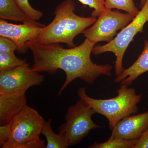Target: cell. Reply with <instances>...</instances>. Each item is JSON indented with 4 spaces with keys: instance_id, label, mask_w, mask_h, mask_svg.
Returning a JSON list of instances; mask_svg holds the SVG:
<instances>
[{
    "instance_id": "1",
    "label": "cell",
    "mask_w": 148,
    "mask_h": 148,
    "mask_svg": "<svg viewBox=\"0 0 148 148\" xmlns=\"http://www.w3.org/2000/svg\"><path fill=\"white\" fill-rule=\"evenodd\" d=\"M34 57V70L53 75L58 70L66 74V79L57 93L59 96L66 88L76 79L93 84L101 75L111 76L112 66L93 63L91 54L94 44L87 39L78 46L66 49L59 43L42 45L32 41L27 43Z\"/></svg>"
},
{
    "instance_id": "2",
    "label": "cell",
    "mask_w": 148,
    "mask_h": 148,
    "mask_svg": "<svg viewBox=\"0 0 148 148\" xmlns=\"http://www.w3.org/2000/svg\"><path fill=\"white\" fill-rule=\"evenodd\" d=\"M75 5L72 0H65L56 8L55 16L47 26L42 28L37 39L34 41L42 45L66 44L76 46L74 40L95 23L96 17H83L75 13Z\"/></svg>"
},
{
    "instance_id": "3",
    "label": "cell",
    "mask_w": 148,
    "mask_h": 148,
    "mask_svg": "<svg viewBox=\"0 0 148 148\" xmlns=\"http://www.w3.org/2000/svg\"><path fill=\"white\" fill-rule=\"evenodd\" d=\"M118 95L107 99H97L87 95L85 87L80 88L77 95L95 110L96 113L106 117L112 130L120 121L125 117L138 113V105L143 94H137L135 89L121 84L117 90Z\"/></svg>"
},
{
    "instance_id": "4",
    "label": "cell",
    "mask_w": 148,
    "mask_h": 148,
    "mask_svg": "<svg viewBox=\"0 0 148 148\" xmlns=\"http://www.w3.org/2000/svg\"><path fill=\"white\" fill-rule=\"evenodd\" d=\"M35 109L28 105L8 123L9 138L3 148H44L40 138L45 122Z\"/></svg>"
},
{
    "instance_id": "5",
    "label": "cell",
    "mask_w": 148,
    "mask_h": 148,
    "mask_svg": "<svg viewBox=\"0 0 148 148\" xmlns=\"http://www.w3.org/2000/svg\"><path fill=\"white\" fill-rule=\"evenodd\" d=\"M148 21V0H146L141 10L130 23L117 34L112 40L104 45L94 46L92 53L98 55L106 52L113 53L116 57L114 69L116 76H119L125 69L123 60L130 44L138 33H142Z\"/></svg>"
},
{
    "instance_id": "6",
    "label": "cell",
    "mask_w": 148,
    "mask_h": 148,
    "mask_svg": "<svg viewBox=\"0 0 148 148\" xmlns=\"http://www.w3.org/2000/svg\"><path fill=\"white\" fill-rule=\"evenodd\" d=\"M95 114V110L80 98L75 105L69 107L65 116L66 122L58 128L59 133L65 135L69 146L76 145L90 130L102 127L92 121V116Z\"/></svg>"
},
{
    "instance_id": "7",
    "label": "cell",
    "mask_w": 148,
    "mask_h": 148,
    "mask_svg": "<svg viewBox=\"0 0 148 148\" xmlns=\"http://www.w3.org/2000/svg\"><path fill=\"white\" fill-rule=\"evenodd\" d=\"M135 16L127 12L122 13L118 10L106 9L98 16L95 23L82 34L94 44L100 42H109L114 38L117 32L127 26Z\"/></svg>"
},
{
    "instance_id": "8",
    "label": "cell",
    "mask_w": 148,
    "mask_h": 148,
    "mask_svg": "<svg viewBox=\"0 0 148 148\" xmlns=\"http://www.w3.org/2000/svg\"><path fill=\"white\" fill-rule=\"evenodd\" d=\"M45 81L43 75L30 68L29 64L0 73V95H25L27 90Z\"/></svg>"
},
{
    "instance_id": "9",
    "label": "cell",
    "mask_w": 148,
    "mask_h": 148,
    "mask_svg": "<svg viewBox=\"0 0 148 148\" xmlns=\"http://www.w3.org/2000/svg\"><path fill=\"white\" fill-rule=\"evenodd\" d=\"M45 26L44 24L38 22L14 24L1 19L0 36L6 37L12 40L17 47L16 52L24 54L29 49L27 43L36 40Z\"/></svg>"
},
{
    "instance_id": "10",
    "label": "cell",
    "mask_w": 148,
    "mask_h": 148,
    "mask_svg": "<svg viewBox=\"0 0 148 148\" xmlns=\"http://www.w3.org/2000/svg\"><path fill=\"white\" fill-rule=\"evenodd\" d=\"M148 127V110L137 115H130L120 121L111 130L110 138L137 140Z\"/></svg>"
},
{
    "instance_id": "11",
    "label": "cell",
    "mask_w": 148,
    "mask_h": 148,
    "mask_svg": "<svg viewBox=\"0 0 148 148\" xmlns=\"http://www.w3.org/2000/svg\"><path fill=\"white\" fill-rule=\"evenodd\" d=\"M27 106L26 95H0V125L9 123Z\"/></svg>"
},
{
    "instance_id": "12",
    "label": "cell",
    "mask_w": 148,
    "mask_h": 148,
    "mask_svg": "<svg viewBox=\"0 0 148 148\" xmlns=\"http://www.w3.org/2000/svg\"><path fill=\"white\" fill-rule=\"evenodd\" d=\"M147 72H148V40H145L144 49L138 59L130 67L125 69L121 74L116 78L114 82L129 86L138 77Z\"/></svg>"
},
{
    "instance_id": "13",
    "label": "cell",
    "mask_w": 148,
    "mask_h": 148,
    "mask_svg": "<svg viewBox=\"0 0 148 148\" xmlns=\"http://www.w3.org/2000/svg\"><path fill=\"white\" fill-rule=\"evenodd\" d=\"M0 18L15 21L37 23L22 12L15 0H0Z\"/></svg>"
},
{
    "instance_id": "14",
    "label": "cell",
    "mask_w": 148,
    "mask_h": 148,
    "mask_svg": "<svg viewBox=\"0 0 148 148\" xmlns=\"http://www.w3.org/2000/svg\"><path fill=\"white\" fill-rule=\"evenodd\" d=\"M41 134L46 139V148H67L70 147L65 135L60 133L57 134L53 131L51 119L45 122Z\"/></svg>"
},
{
    "instance_id": "15",
    "label": "cell",
    "mask_w": 148,
    "mask_h": 148,
    "mask_svg": "<svg viewBox=\"0 0 148 148\" xmlns=\"http://www.w3.org/2000/svg\"><path fill=\"white\" fill-rule=\"evenodd\" d=\"M26 59L18 58L15 53H0V73L8 71L27 64Z\"/></svg>"
},
{
    "instance_id": "16",
    "label": "cell",
    "mask_w": 148,
    "mask_h": 148,
    "mask_svg": "<svg viewBox=\"0 0 148 148\" xmlns=\"http://www.w3.org/2000/svg\"><path fill=\"white\" fill-rule=\"evenodd\" d=\"M105 5L107 9H116L125 11L135 16L140 11L136 7L134 0H105Z\"/></svg>"
},
{
    "instance_id": "17",
    "label": "cell",
    "mask_w": 148,
    "mask_h": 148,
    "mask_svg": "<svg viewBox=\"0 0 148 148\" xmlns=\"http://www.w3.org/2000/svg\"><path fill=\"white\" fill-rule=\"evenodd\" d=\"M137 140H127L110 138L103 143H93L90 148H132Z\"/></svg>"
},
{
    "instance_id": "18",
    "label": "cell",
    "mask_w": 148,
    "mask_h": 148,
    "mask_svg": "<svg viewBox=\"0 0 148 148\" xmlns=\"http://www.w3.org/2000/svg\"><path fill=\"white\" fill-rule=\"evenodd\" d=\"M15 1L22 12L33 21H37L42 17V12L34 8L29 3V0Z\"/></svg>"
},
{
    "instance_id": "19",
    "label": "cell",
    "mask_w": 148,
    "mask_h": 148,
    "mask_svg": "<svg viewBox=\"0 0 148 148\" xmlns=\"http://www.w3.org/2000/svg\"><path fill=\"white\" fill-rule=\"evenodd\" d=\"M84 5L88 6L93 9L91 16L97 17L106 9L105 0H78Z\"/></svg>"
},
{
    "instance_id": "20",
    "label": "cell",
    "mask_w": 148,
    "mask_h": 148,
    "mask_svg": "<svg viewBox=\"0 0 148 148\" xmlns=\"http://www.w3.org/2000/svg\"><path fill=\"white\" fill-rule=\"evenodd\" d=\"M17 50L14 42L8 38L0 36V53H13Z\"/></svg>"
},
{
    "instance_id": "21",
    "label": "cell",
    "mask_w": 148,
    "mask_h": 148,
    "mask_svg": "<svg viewBox=\"0 0 148 148\" xmlns=\"http://www.w3.org/2000/svg\"><path fill=\"white\" fill-rule=\"evenodd\" d=\"M9 138L8 124L0 126V147L3 148Z\"/></svg>"
},
{
    "instance_id": "22",
    "label": "cell",
    "mask_w": 148,
    "mask_h": 148,
    "mask_svg": "<svg viewBox=\"0 0 148 148\" xmlns=\"http://www.w3.org/2000/svg\"><path fill=\"white\" fill-rule=\"evenodd\" d=\"M132 148H148V127L141 137L137 140Z\"/></svg>"
},
{
    "instance_id": "23",
    "label": "cell",
    "mask_w": 148,
    "mask_h": 148,
    "mask_svg": "<svg viewBox=\"0 0 148 148\" xmlns=\"http://www.w3.org/2000/svg\"><path fill=\"white\" fill-rule=\"evenodd\" d=\"M146 0H141L140 3V7L142 8L143 6L144 5V4Z\"/></svg>"
}]
</instances>
